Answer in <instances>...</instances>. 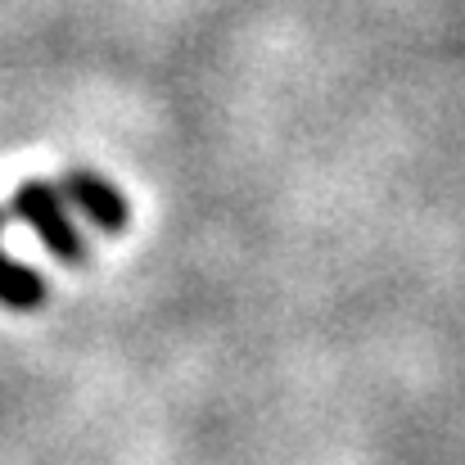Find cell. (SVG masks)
Here are the masks:
<instances>
[{
	"label": "cell",
	"mask_w": 465,
	"mask_h": 465,
	"mask_svg": "<svg viewBox=\"0 0 465 465\" xmlns=\"http://www.w3.org/2000/svg\"><path fill=\"white\" fill-rule=\"evenodd\" d=\"M59 194L68 199V208H77L95 231H104V235H123L127 226H132V203L118 194V185H109L104 176H95V172H86V167H73V172H64L59 181Z\"/></svg>",
	"instance_id": "7a4b0ae2"
},
{
	"label": "cell",
	"mask_w": 465,
	"mask_h": 465,
	"mask_svg": "<svg viewBox=\"0 0 465 465\" xmlns=\"http://www.w3.org/2000/svg\"><path fill=\"white\" fill-rule=\"evenodd\" d=\"M0 231H5V213H0ZM45 303V281L41 272H32L27 262H14L0 244V308L9 312H32Z\"/></svg>",
	"instance_id": "3957f363"
},
{
	"label": "cell",
	"mask_w": 465,
	"mask_h": 465,
	"mask_svg": "<svg viewBox=\"0 0 465 465\" xmlns=\"http://www.w3.org/2000/svg\"><path fill=\"white\" fill-rule=\"evenodd\" d=\"M9 208H14V217H18V222H27V226L36 231V240L45 244V253H50V258L73 262V267H82V262L91 258V249H86L82 231H77V226H73V217H68V199L59 194V185H54V181H23V185L14 190Z\"/></svg>",
	"instance_id": "6da1fadb"
}]
</instances>
